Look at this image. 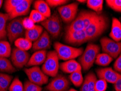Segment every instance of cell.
Masks as SVG:
<instances>
[{"mask_svg":"<svg viewBox=\"0 0 121 91\" xmlns=\"http://www.w3.org/2000/svg\"><path fill=\"white\" fill-rule=\"evenodd\" d=\"M100 47L94 44H88L79 57V63L82 69L87 71L95 63L96 58L100 52Z\"/></svg>","mask_w":121,"mask_h":91,"instance_id":"6da1fadb","label":"cell"},{"mask_svg":"<svg viewBox=\"0 0 121 91\" xmlns=\"http://www.w3.org/2000/svg\"><path fill=\"white\" fill-rule=\"evenodd\" d=\"M108 27L107 19L99 14L96 19L85 29L88 41L94 40L100 36Z\"/></svg>","mask_w":121,"mask_h":91,"instance_id":"7a4b0ae2","label":"cell"},{"mask_svg":"<svg viewBox=\"0 0 121 91\" xmlns=\"http://www.w3.org/2000/svg\"><path fill=\"white\" fill-rule=\"evenodd\" d=\"M55 50L59 60L65 61L80 57L83 53L82 48H76L73 46L66 45L60 42H55L54 45Z\"/></svg>","mask_w":121,"mask_h":91,"instance_id":"3957f363","label":"cell"},{"mask_svg":"<svg viewBox=\"0 0 121 91\" xmlns=\"http://www.w3.org/2000/svg\"><path fill=\"white\" fill-rule=\"evenodd\" d=\"M59 68V58L56 51L48 52L47 58L42 67L43 72L48 76L55 78L58 75Z\"/></svg>","mask_w":121,"mask_h":91,"instance_id":"277c9868","label":"cell"},{"mask_svg":"<svg viewBox=\"0 0 121 91\" xmlns=\"http://www.w3.org/2000/svg\"><path fill=\"white\" fill-rule=\"evenodd\" d=\"M41 25L53 38H56L59 36L62 30V22L59 14L56 12L41 22Z\"/></svg>","mask_w":121,"mask_h":91,"instance_id":"5b68a950","label":"cell"},{"mask_svg":"<svg viewBox=\"0 0 121 91\" xmlns=\"http://www.w3.org/2000/svg\"><path fill=\"white\" fill-rule=\"evenodd\" d=\"M22 19L17 17L12 20L7 25V36L10 43H12L17 39L22 38L26 30L22 25Z\"/></svg>","mask_w":121,"mask_h":91,"instance_id":"8992f818","label":"cell"},{"mask_svg":"<svg viewBox=\"0 0 121 91\" xmlns=\"http://www.w3.org/2000/svg\"><path fill=\"white\" fill-rule=\"evenodd\" d=\"M100 42L103 52L108 55L113 59L117 58L121 54V42H117L108 37H103Z\"/></svg>","mask_w":121,"mask_h":91,"instance_id":"52a82bcc","label":"cell"},{"mask_svg":"<svg viewBox=\"0 0 121 91\" xmlns=\"http://www.w3.org/2000/svg\"><path fill=\"white\" fill-rule=\"evenodd\" d=\"M29 81L39 86L48 83L49 77L38 66H34L24 70Z\"/></svg>","mask_w":121,"mask_h":91,"instance_id":"ba28073f","label":"cell"},{"mask_svg":"<svg viewBox=\"0 0 121 91\" xmlns=\"http://www.w3.org/2000/svg\"><path fill=\"white\" fill-rule=\"evenodd\" d=\"M57 10L60 19L64 22L71 23L77 16L78 3L74 2L63 5L58 7Z\"/></svg>","mask_w":121,"mask_h":91,"instance_id":"9c48e42d","label":"cell"},{"mask_svg":"<svg viewBox=\"0 0 121 91\" xmlns=\"http://www.w3.org/2000/svg\"><path fill=\"white\" fill-rule=\"evenodd\" d=\"M11 61L15 68L21 69L26 65L30 56L27 51H23L17 48H14L11 53Z\"/></svg>","mask_w":121,"mask_h":91,"instance_id":"30bf717a","label":"cell"},{"mask_svg":"<svg viewBox=\"0 0 121 91\" xmlns=\"http://www.w3.org/2000/svg\"><path fill=\"white\" fill-rule=\"evenodd\" d=\"M65 40L70 45L79 46L88 41L85 30L67 32L65 35Z\"/></svg>","mask_w":121,"mask_h":91,"instance_id":"8fae6325","label":"cell"},{"mask_svg":"<svg viewBox=\"0 0 121 91\" xmlns=\"http://www.w3.org/2000/svg\"><path fill=\"white\" fill-rule=\"evenodd\" d=\"M70 83L68 80L62 75H57L48 83L46 87L49 91H66Z\"/></svg>","mask_w":121,"mask_h":91,"instance_id":"7c38bea8","label":"cell"},{"mask_svg":"<svg viewBox=\"0 0 121 91\" xmlns=\"http://www.w3.org/2000/svg\"><path fill=\"white\" fill-rule=\"evenodd\" d=\"M97 74L99 78L104 80L107 82L114 84L121 77V74L111 68H103L97 69Z\"/></svg>","mask_w":121,"mask_h":91,"instance_id":"4fadbf2b","label":"cell"},{"mask_svg":"<svg viewBox=\"0 0 121 91\" xmlns=\"http://www.w3.org/2000/svg\"><path fill=\"white\" fill-rule=\"evenodd\" d=\"M32 2L31 0H23L22 2L19 4L11 13L8 14L9 19L13 20L20 17L21 16L27 15L29 13Z\"/></svg>","mask_w":121,"mask_h":91,"instance_id":"5bb4252c","label":"cell"},{"mask_svg":"<svg viewBox=\"0 0 121 91\" xmlns=\"http://www.w3.org/2000/svg\"><path fill=\"white\" fill-rule=\"evenodd\" d=\"M51 46V40L50 35L47 31H44L36 41L33 42L32 49L34 51L46 50Z\"/></svg>","mask_w":121,"mask_h":91,"instance_id":"9a60e30c","label":"cell"},{"mask_svg":"<svg viewBox=\"0 0 121 91\" xmlns=\"http://www.w3.org/2000/svg\"><path fill=\"white\" fill-rule=\"evenodd\" d=\"M85 11L86 10H83V11L81 12L80 13L76 16V18L67 27L66 32H67L85 30L84 17L85 15Z\"/></svg>","mask_w":121,"mask_h":91,"instance_id":"2e32d148","label":"cell"},{"mask_svg":"<svg viewBox=\"0 0 121 91\" xmlns=\"http://www.w3.org/2000/svg\"><path fill=\"white\" fill-rule=\"evenodd\" d=\"M47 56V51L46 50H40L35 51L30 57V60L26 66L34 67L43 64L45 62Z\"/></svg>","mask_w":121,"mask_h":91,"instance_id":"e0dca14e","label":"cell"},{"mask_svg":"<svg viewBox=\"0 0 121 91\" xmlns=\"http://www.w3.org/2000/svg\"><path fill=\"white\" fill-rule=\"evenodd\" d=\"M60 68L64 73L70 74L76 71L82 70L80 64L75 60H68L63 62L60 65Z\"/></svg>","mask_w":121,"mask_h":91,"instance_id":"ac0fdd59","label":"cell"},{"mask_svg":"<svg viewBox=\"0 0 121 91\" xmlns=\"http://www.w3.org/2000/svg\"><path fill=\"white\" fill-rule=\"evenodd\" d=\"M109 36L111 39L119 42L121 40V22L116 17H113L112 20L111 31Z\"/></svg>","mask_w":121,"mask_h":91,"instance_id":"d6986e66","label":"cell"},{"mask_svg":"<svg viewBox=\"0 0 121 91\" xmlns=\"http://www.w3.org/2000/svg\"><path fill=\"white\" fill-rule=\"evenodd\" d=\"M34 8L39 13L42 14L46 18H48L51 15L50 7L47 2L43 0H37L34 3Z\"/></svg>","mask_w":121,"mask_h":91,"instance_id":"ffe728a7","label":"cell"},{"mask_svg":"<svg viewBox=\"0 0 121 91\" xmlns=\"http://www.w3.org/2000/svg\"><path fill=\"white\" fill-rule=\"evenodd\" d=\"M43 32V28L40 25H35L30 30H26L25 36V38L31 41L35 42L39 38L42 33Z\"/></svg>","mask_w":121,"mask_h":91,"instance_id":"44dd1931","label":"cell"},{"mask_svg":"<svg viewBox=\"0 0 121 91\" xmlns=\"http://www.w3.org/2000/svg\"><path fill=\"white\" fill-rule=\"evenodd\" d=\"M15 72V67L8 58H1L0 61V72L13 73Z\"/></svg>","mask_w":121,"mask_h":91,"instance_id":"7402d4cb","label":"cell"},{"mask_svg":"<svg viewBox=\"0 0 121 91\" xmlns=\"http://www.w3.org/2000/svg\"><path fill=\"white\" fill-rule=\"evenodd\" d=\"M9 19L8 14L0 13V40L6 38L7 22Z\"/></svg>","mask_w":121,"mask_h":91,"instance_id":"603a6c76","label":"cell"},{"mask_svg":"<svg viewBox=\"0 0 121 91\" xmlns=\"http://www.w3.org/2000/svg\"><path fill=\"white\" fill-rule=\"evenodd\" d=\"M12 76L0 73V91H7L12 83Z\"/></svg>","mask_w":121,"mask_h":91,"instance_id":"cb8c5ba5","label":"cell"},{"mask_svg":"<svg viewBox=\"0 0 121 91\" xmlns=\"http://www.w3.org/2000/svg\"><path fill=\"white\" fill-rule=\"evenodd\" d=\"M16 48L22 50L23 51H27L32 48L33 43L31 41L26 38H20L14 42Z\"/></svg>","mask_w":121,"mask_h":91,"instance_id":"d4e9b609","label":"cell"},{"mask_svg":"<svg viewBox=\"0 0 121 91\" xmlns=\"http://www.w3.org/2000/svg\"><path fill=\"white\" fill-rule=\"evenodd\" d=\"M113 59L109 55L105 53H99L96 58L95 63L96 65L102 66V67H106L109 65Z\"/></svg>","mask_w":121,"mask_h":91,"instance_id":"484cf974","label":"cell"},{"mask_svg":"<svg viewBox=\"0 0 121 91\" xmlns=\"http://www.w3.org/2000/svg\"><path fill=\"white\" fill-rule=\"evenodd\" d=\"M11 46L9 42L5 40L0 41V57H8L11 55Z\"/></svg>","mask_w":121,"mask_h":91,"instance_id":"4316f807","label":"cell"},{"mask_svg":"<svg viewBox=\"0 0 121 91\" xmlns=\"http://www.w3.org/2000/svg\"><path fill=\"white\" fill-rule=\"evenodd\" d=\"M86 3L88 8L96 13L99 14L103 10L104 3L103 0H87Z\"/></svg>","mask_w":121,"mask_h":91,"instance_id":"83f0119b","label":"cell"},{"mask_svg":"<svg viewBox=\"0 0 121 91\" xmlns=\"http://www.w3.org/2000/svg\"><path fill=\"white\" fill-rule=\"evenodd\" d=\"M69 79L75 87H80L82 84L84 78L82 74V70L76 71L70 74Z\"/></svg>","mask_w":121,"mask_h":91,"instance_id":"f1b7e54d","label":"cell"},{"mask_svg":"<svg viewBox=\"0 0 121 91\" xmlns=\"http://www.w3.org/2000/svg\"><path fill=\"white\" fill-rule=\"evenodd\" d=\"M23 0H6L4 2V8L7 14H10Z\"/></svg>","mask_w":121,"mask_h":91,"instance_id":"f546056e","label":"cell"},{"mask_svg":"<svg viewBox=\"0 0 121 91\" xmlns=\"http://www.w3.org/2000/svg\"><path fill=\"white\" fill-rule=\"evenodd\" d=\"M9 91H24V85L18 78L16 77L12 81Z\"/></svg>","mask_w":121,"mask_h":91,"instance_id":"4dcf8cb0","label":"cell"},{"mask_svg":"<svg viewBox=\"0 0 121 91\" xmlns=\"http://www.w3.org/2000/svg\"><path fill=\"white\" fill-rule=\"evenodd\" d=\"M29 18L32 20L35 24V23L42 22L47 19L42 14H41L35 9H33L31 12L30 15L29 16Z\"/></svg>","mask_w":121,"mask_h":91,"instance_id":"1f68e13d","label":"cell"},{"mask_svg":"<svg viewBox=\"0 0 121 91\" xmlns=\"http://www.w3.org/2000/svg\"><path fill=\"white\" fill-rule=\"evenodd\" d=\"M106 3L112 10L121 13V0H106Z\"/></svg>","mask_w":121,"mask_h":91,"instance_id":"d6a6232c","label":"cell"},{"mask_svg":"<svg viewBox=\"0 0 121 91\" xmlns=\"http://www.w3.org/2000/svg\"><path fill=\"white\" fill-rule=\"evenodd\" d=\"M24 91H42L41 86L35 85L30 81H26L24 83Z\"/></svg>","mask_w":121,"mask_h":91,"instance_id":"836d02e7","label":"cell"},{"mask_svg":"<svg viewBox=\"0 0 121 91\" xmlns=\"http://www.w3.org/2000/svg\"><path fill=\"white\" fill-rule=\"evenodd\" d=\"M107 82L104 80L99 78L95 82V91H105L107 89Z\"/></svg>","mask_w":121,"mask_h":91,"instance_id":"e575fe53","label":"cell"},{"mask_svg":"<svg viewBox=\"0 0 121 91\" xmlns=\"http://www.w3.org/2000/svg\"><path fill=\"white\" fill-rule=\"evenodd\" d=\"M89 83L88 91H95V83L97 80V76L93 73H89Z\"/></svg>","mask_w":121,"mask_h":91,"instance_id":"d590c367","label":"cell"},{"mask_svg":"<svg viewBox=\"0 0 121 91\" xmlns=\"http://www.w3.org/2000/svg\"><path fill=\"white\" fill-rule=\"evenodd\" d=\"M50 7H56L62 6L67 3L69 1L67 0H47L45 1Z\"/></svg>","mask_w":121,"mask_h":91,"instance_id":"8d00e7d4","label":"cell"},{"mask_svg":"<svg viewBox=\"0 0 121 91\" xmlns=\"http://www.w3.org/2000/svg\"><path fill=\"white\" fill-rule=\"evenodd\" d=\"M22 25L25 30H30L35 25L32 20L29 18V17H25V18L22 19Z\"/></svg>","mask_w":121,"mask_h":91,"instance_id":"74e56055","label":"cell"},{"mask_svg":"<svg viewBox=\"0 0 121 91\" xmlns=\"http://www.w3.org/2000/svg\"><path fill=\"white\" fill-rule=\"evenodd\" d=\"M114 70L118 73H121V54L116 58L114 64H113Z\"/></svg>","mask_w":121,"mask_h":91,"instance_id":"f35d334b","label":"cell"},{"mask_svg":"<svg viewBox=\"0 0 121 91\" xmlns=\"http://www.w3.org/2000/svg\"><path fill=\"white\" fill-rule=\"evenodd\" d=\"M89 74L86 75L84 78L83 82L80 88V91H88V83H89Z\"/></svg>","mask_w":121,"mask_h":91,"instance_id":"ab89813d","label":"cell"},{"mask_svg":"<svg viewBox=\"0 0 121 91\" xmlns=\"http://www.w3.org/2000/svg\"><path fill=\"white\" fill-rule=\"evenodd\" d=\"M116 91H121V77L113 84Z\"/></svg>","mask_w":121,"mask_h":91,"instance_id":"60d3db41","label":"cell"},{"mask_svg":"<svg viewBox=\"0 0 121 91\" xmlns=\"http://www.w3.org/2000/svg\"><path fill=\"white\" fill-rule=\"evenodd\" d=\"M3 3V0H0V8H1V7H2V6Z\"/></svg>","mask_w":121,"mask_h":91,"instance_id":"b9f144b4","label":"cell"},{"mask_svg":"<svg viewBox=\"0 0 121 91\" xmlns=\"http://www.w3.org/2000/svg\"><path fill=\"white\" fill-rule=\"evenodd\" d=\"M78 2H81V3H85L87 2V1H81V0H78Z\"/></svg>","mask_w":121,"mask_h":91,"instance_id":"7bdbcfd3","label":"cell"},{"mask_svg":"<svg viewBox=\"0 0 121 91\" xmlns=\"http://www.w3.org/2000/svg\"><path fill=\"white\" fill-rule=\"evenodd\" d=\"M68 91H78L75 90V89H74V88H70V89H69V90Z\"/></svg>","mask_w":121,"mask_h":91,"instance_id":"ee69618b","label":"cell"},{"mask_svg":"<svg viewBox=\"0 0 121 91\" xmlns=\"http://www.w3.org/2000/svg\"><path fill=\"white\" fill-rule=\"evenodd\" d=\"M1 57H0V61H1Z\"/></svg>","mask_w":121,"mask_h":91,"instance_id":"f6af8a7d","label":"cell"}]
</instances>
